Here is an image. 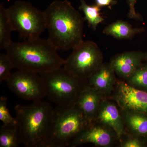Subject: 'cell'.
<instances>
[{"label":"cell","instance_id":"1","mask_svg":"<svg viewBox=\"0 0 147 147\" xmlns=\"http://www.w3.org/2000/svg\"><path fill=\"white\" fill-rule=\"evenodd\" d=\"M48 39L58 50H73L84 41V18L67 0H56L44 11Z\"/></svg>","mask_w":147,"mask_h":147},{"label":"cell","instance_id":"2","mask_svg":"<svg viewBox=\"0 0 147 147\" xmlns=\"http://www.w3.org/2000/svg\"><path fill=\"white\" fill-rule=\"evenodd\" d=\"M5 50L17 70L40 74L62 67L65 61L49 39L40 37L12 41Z\"/></svg>","mask_w":147,"mask_h":147},{"label":"cell","instance_id":"3","mask_svg":"<svg viewBox=\"0 0 147 147\" xmlns=\"http://www.w3.org/2000/svg\"><path fill=\"white\" fill-rule=\"evenodd\" d=\"M54 108L42 100L14 108L16 128L21 144L27 147H43L49 130Z\"/></svg>","mask_w":147,"mask_h":147},{"label":"cell","instance_id":"4","mask_svg":"<svg viewBox=\"0 0 147 147\" xmlns=\"http://www.w3.org/2000/svg\"><path fill=\"white\" fill-rule=\"evenodd\" d=\"M89 124L75 102L54 108L50 130L43 147L70 146Z\"/></svg>","mask_w":147,"mask_h":147},{"label":"cell","instance_id":"5","mask_svg":"<svg viewBox=\"0 0 147 147\" xmlns=\"http://www.w3.org/2000/svg\"><path fill=\"white\" fill-rule=\"evenodd\" d=\"M40 74L45 85L46 96L57 106L74 103L86 85L69 74L63 67Z\"/></svg>","mask_w":147,"mask_h":147},{"label":"cell","instance_id":"6","mask_svg":"<svg viewBox=\"0 0 147 147\" xmlns=\"http://www.w3.org/2000/svg\"><path fill=\"white\" fill-rule=\"evenodd\" d=\"M7 11L13 31L25 40L39 37L47 29L44 11L28 2L16 1Z\"/></svg>","mask_w":147,"mask_h":147},{"label":"cell","instance_id":"7","mask_svg":"<svg viewBox=\"0 0 147 147\" xmlns=\"http://www.w3.org/2000/svg\"><path fill=\"white\" fill-rule=\"evenodd\" d=\"M72 50L65 59L63 68L86 84L89 78L103 64L102 53L97 44L90 40L83 41Z\"/></svg>","mask_w":147,"mask_h":147},{"label":"cell","instance_id":"8","mask_svg":"<svg viewBox=\"0 0 147 147\" xmlns=\"http://www.w3.org/2000/svg\"><path fill=\"white\" fill-rule=\"evenodd\" d=\"M6 82L11 91L24 100L33 102L46 96L45 85L39 74L17 70Z\"/></svg>","mask_w":147,"mask_h":147},{"label":"cell","instance_id":"9","mask_svg":"<svg viewBox=\"0 0 147 147\" xmlns=\"http://www.w3.org/2000/svg\"><path fill=\"white\" fill-rule=\"evenodd\" d=\"M115 98L122 111L147 114V92L119 82L116 87Z\"/></svg>","mask_w":147,"mask_h":147},{"label":"cell","instance_id":"10","mask_svg":"<svg viewBox=\"0 0 147 147\" xmlns=\"http://www.w3.org/2000/svg\"><path fill=\"white\" fill-rule=\"evenodd\" d=\"M115 137L117 136L112 129L94 122L80 132L71 142L70 147L88 143L93 144L96 146L109 147L113 145Z\"/></svg>","mask_w":147,"mask_h":147},{"label":"cell","instance_id":"11","mask_svg":"<svg viewBox=\"0 0 147 147\" xmlns=\"http://www.w3.org/2000/svg\"><path fill=\"white\" fill-rule=\"evenodd\" d=\"M104 96L98 91L86 85L79 94L75 102L89 125L95 121Z\"/></svg>","mask_w":147,"mask_h":147},{"label":"cell","instance_id":"12","mask_svg":"<svg viewBox=\"0 0 147 147\" xmlns=\"http://www.w3.org/2000/svg\"><path fill=\"white\" fill-rule=\"evenodd\" d=\"M94 122L112 129L119 139L123 135L125 127L123 118L117 107L113 102L103 99Z\"/></svg>","mask_w":147,"mask_h":147},{"label":"cell","instance_id":"13","mask_svg":"<svg viewBox=\"0 0 147 147\" xmlns=\"http://www.w3.org/2000/svg\"><path fill=\"white\" fill-rule=\"evenodd\" d=\"M146 53L140 51L125 52L116 55L110 64L118 76L128 78L145 60Z\"/></svg>","mask_w":147,"mask_h":147},{"label":"cell","instance_id":"14","mask_svg":"<svg viewBox=\"0 0 147 147\" xmlns=\"http://www.w3.org/2000/svg\"><path fill=\"white\" fill-rule=\"evenodd\" d=\"M115 83V72L110 63H103L89 78L86 85L95 89L105 96L114 90Z\"/></svg>","mask_w":147,"mask_h":147},{"label":"cell","instance_id":"15","mask_svg":"<svg viewBox=\"0 0 147 147\" xmlns=\"http://www.w3.org/2000/svg\"><path fill=\"white\" fill-rule=\"evenodd\" d=\"M125 126L134 136L147 138V114L123 111Z\"/></svg>","mask_w":147,"mask_h":147},{"label":"cell","instance_id":"16","mask_svg":"<svg viewBox=\"0 0 147 147\" xmlns=\"http://www.w3.org/2000/svg\"><path fill=\"white\" fill-rule=\"evenodd\" d=\"M143 31L142 28H133L126 21H118L105 27L103 33L117 39H131Z\"/></svg>","mask_w":147,"mask_h":147},{"label":"cell","instance_id":"17","mask_svg":"<svg viewBox=\"0 0 147 147\" xmlns=\"http://www.w3.org/2000/svg\"><path fill=\"white\" fill-rule=\"evenodd\" d=\"M13 31L7 8L1 3L0 4V50H5L12 42L11 34Z\"/></svg>","mask_w":147,"mask_h":147},{"label":"cell","instance_id":"18","mask_svg":"<svg viewBox=\"0 0 147 147\" xmlns=\"http://www.w3.org/2000/svg\"><path fill=\"white\" fill-rule=\"evenodd\" d=\"M79 9L83 11L85 15L84 19L93 30H95L98 24L104 21V18L100 15V7L96 4L90 5L84 0H81Z\"/></svg>","mask_w":147,"mask_h":147},{"label":"cell","instance_id":"19","mask_svg":"<svg viewBox=\"0 0 147 147\" xmlns=\"http://www.w3.org/2000/svg\"><path fill=\"white\" fill-rule=\"evenodd\" d=\"M20 144L16 125L3 124L0 128V147H17Z\"/></svg>","mask_w":147,"mask_h":147},{"label":"cell","instance_id":"20","mask_svg":"<svg viewBox=\"0 0 147 147\" xmlns=\"http://www.w3.org/2000/svg\"><path fill=\"white\" fill-rule=\"evenodd\" d=\"M127 79V84L138 89L147 92V62L142 63Z\"/></svg>","mask_w":147,"mask_h":147},{"label":"cell","instance_id":"21","mask_svg":"<svg viewBox=\"0 0 147 147\" xmlns=\"http://www.w3.org/2000/svg\"><path fill=\"white\" fill-rule=\"evenodd\" d=\"M14 68L12 61L5 54L0 55V83L7 82L11 75V70Z\"/></svg>","mask_w":147,"mask_h":147},{"label":"cell","instance_id":"22","mask_svg":"<svg viewBox=\"0 0 147 147\" xmlns=\"http://www.w3.org/2000/svg\"><path fill=\"white\" fill-rule=\"evenodd\" d=\"M7 98L5 96H1L0 98V120L3 124L5 125H16V118L10 115L7 107Z\"/></svg>","mask_w":147,"mask_h":147},{"label":"cell","instance_id":"23","mask_svg":"<svg viewBox=\"0 0 147 147\" xmlns=\"http://www.w3.org/2000/svg\"><path fill=\"white\" fill-rule=\"evenodd\" d=\"M121 146L122 147H147V138L134 136L127 138L121 142Z\"/></svg>","mask_w":147,"mask_h":147},{"label":"cell","instance_id":"24","mask_svg":"<svg viewBox=\"0 0 147 147\" xmlns=\"http://www.w3.org/2000/svg\"><path fill=\"white\" fill-rule=\"evenodd\" d=\"M129 7L128 13V17L129 18L134 19H140V16L136 12L135 9V5L137 0H127Z\"/></svg>","mask_w":147,"mask_h":147},{"label":"cell","instance_id":"25","mask_svg":"<svg viewBox=\"0 0 147 147\" xmlns=\"http://www.w3.org/2000/svg\"><path fill=\"white\" fill-rule=\"evenodd\" d=\"M96 4L100 7L104 6H110L117 4L115 0H95Z\"/></svg>","mask_w":147,"mask_h":147},{"label":"cell","instance_id":"26","mask_svg":"<svg viewBox=\"0 0 147 147\" xmlns=\"http://www.w3.org/2000/svg\"><path fill=\"white\" fill-rule=\"evenodd\" d=\"M145 60L147 62V53H146V57H145Z\"/></svg>","mask_w":147,"mask_h":147}]
</instances>
